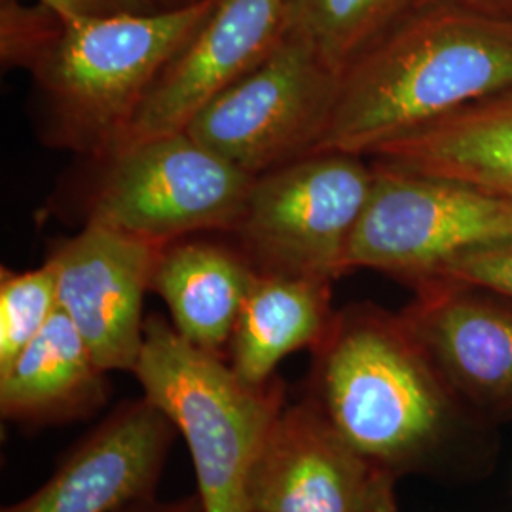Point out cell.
<instances>
[{"label":"cell","instance_id":"cell-1","mask_svg":"<svg viewBox=\"0 0 512 512\" xmlns=\"http://www.w3.org/2000/svg\"><path fill=\"white\" fill-rule=\"evenodd\" d=\"M311 353L304 399L376 471L397 482L450 450L465 408L401 313L370 302L334 311Z\"/></svg>","mask_w":512,"mask_h":512},{"label":"cell","instance_id":"cell-2","mask_svg":"<svg viewBox=\"0 0 512 512\" xmlns=\"http://www.w3.org/2000/svg\"><path fill=\"white\" fill-rule=\"evenodd\" d=\"M512 88V19L439 0L340 76L317 152L376 150Z\"/></svg>","mask_w":512,"mask_h":512},{"label":"cell","instance_id":"cell-3","mask_svg":"<svg viewBox=\"0 0 512 512\" xmlns=\"http://www.w3.org/2000/svg\"><path fill=\"white\" fill-rule=\"evenodd\" d=\"M133 374L186 442L203 512H247L256 456L287 404L283 382L247 384L224 357L190 344L160 315L147 317Z\"/></svg>","mask_w":512,"mask_h":512},{"label":"cell","instance_id":"cell-4","mask_svg":"<svg viewBox=\"0 0 512 512\" xmlns=\"http://www.w3.org/2000/svg\"><path fill=\"white\" fill-rule=\"evenodd\" d=\"M213 2L63 23L33 67L59 137L107 160Z\"/></svg>","mask_w":512,"mask_h":512},{"label":"cell","instance_id":"cell-5","mask_svg":"<svg viewBox=\"0 0 512 512\" xmlns=\"http://www.w3.org/2000/svg\"><path fill=\"white\" fill-rule=\"evenodd\" d=\"M374 186V165L317 152L256 175L232 228L260 274L334 281Z\"/></svg>","mask_w":512,"mask_h":512},{"label":"cell","instance_id":"cell-6","mask_svg":"<svg viewBox=\"0 0 512 512\" xmlns=\"http://www.w3.org/2000/svg\"><path fill=\"white\" fill-rule=\"evenodd\" d=\"M374 186L348 251L349 270H376L410 287L456 256L512 239V200L475 184L374 160Z\"/></svg>","mask_w":512,"mask_h":512},{"label":"cell","instance_id":"cell-7","mask_svg":"<svg viewBox=\"0 0 512 512\" xmlns=\"http://www.w3.org/2000/svg\"><path fill=\"white\" fill-rule=\"evenodd\" d=\"M340 76L287 35L253 71L209 101L186 126L200 145L256 177L313 154Z\"/></svg>","mask_w":512,"mask_h":512},{"label":"cell","instance_id":"cell-8","mask_svg":"<svg viewBox=\"0 0 512 512\" xmlns=\"http://www.w3.org/2000/svg\"><path fill=\"white\" fill-rule=\"evenodd\" d=\"M107 162L88 220L160 245L202 230L232 232L255 179L188 131L141 141Z\"/></svg>","mask_w":512,"mask_h":512},{"label":"cell","instance_id":"cell-9","mask_svg":"<svg viewBox=\"0 0 512 512\" xmlns=\"http://www.w3.org/2000/svg\"><path fill=\"white\" fill-rule=\"evenodd\" d=\"M165 247L88 220L48 258L57 274L59 310L107 372L135 370L145 340V294Z\"/></svg>","mask_w":512,"mask_h":512},{"label":"cell","instance_id":"cell-10","mask_svg":"<svg viewBox=\"0 0 512 512\" xmlns=\"http://www.w3.org/2000/svg\"><path fill=\"white\" fill-rule=\"evenodd\" d=\"M395 480L366 463L308 399L285 404L258 452L247 512H378Z\"/></svg>","mask_w":512,"mask_h":512},{"label":"cell","instance_id":"cell-11","mask_svg":"<svg viewBox=\"0 0 512 512\" xmlns=\"http://www.w3.org/2000/svg\"><path fill=\"white\" fill-rule=\"evenodd\" d=\"M285 21L287 0H215L200 29L160 74L112 154L184 131L209 101L268 57L285 37Z\"/></svg>","mask_w":512,"mask_h":512},{"label":"cell","instance_id":"cell-12","mask_svg":"<svg viewBox=\"0 0 512 512\" xmlns=\"http://www.w3.org/2000/svg\"><path fill=\"white\" fill-rule=\"evenodd\" d=\"M401 311L465 410L512 416V300L450 279L412 287Z\"/></svg>","mask_w":512,"mask_h":512},{"label":"cell","instance_id":"cell-13","mask_svg":"<svg viewBox=\"0 0 512 512\" xmlns=\"http://www.w3.org/2000/svg\"><path fill=\"white\" fill-rule=\"evenodd\" d=\"M173 423L145 397L116 406L37 492L2 512H126L156 499Z\"/></svg>","mask_w":512,"mask_h":512},{"label":"cell","instance_id":"cell-14","mask_svg":"<svg viewBox=\"0 0 512 512\" xmlns=\"http://www.w3.org/2000/svg\"><path fill=\"white\" fill-rule=\"evenodd\" d=\"M107 401V370L61 310L0 374V414L23 427L86 420Z\"/></svg>","mask_w":512,"mask_h":512},{"label":"cell","instance_id":"cell-15","mask_svg":"<svg viewBox=\"0 0 512 512\" xmlns=\"http://www.w3.org/2000/svg\"><path fill=\"white\" fill-rule=\"evenodd\" d=\"M256 275L243 253L207 241H173L158 260L150 291L162 296L184 340L226 359Z\"/></svg>","mask_w":512,"mask_h":512},{"label":"cell","instance_id":"cell-16","mask_svg":"<svg viewBox=\"0 0 512 512\" xmlns=\"http://www.w3.org/2000/svg\"><path fill=\"white\" fill-rule=\"evenodd\" d=\"M372 158L512 200V88L395 139Z\"/></svg>","mask_w":512,"mask_h":512},{"label":"cell","instance_id":"cell-17","mask_svg":"<svg viewBox=\"0 0 512 512\" xmlns=\"http://www.w3.org/2000/svg\"><path fill=\"white\" fill-rule=\"evenodd\" d=\"M330 287L321 279L258 272L226 353L241 380L268 384L285 357L321 344L334 317Z\"/></svg>","mask_w":512,"mask_h":512},{"label":"cell","instance_id":"cell-18","mask_svg":"<svg viewBox=\"0 0 512 512\" xmlns=\"http://www.w3.org/2000/svg\"><path fill=\"white\" fill-rule=\"evenodd\" d=\"M439 0H287L285 33L342 76L408 19Z\"/></svg>","mask_w":512,"mask_h":512},{"label":"cell","instance_id":"cell-19","mask_svg":"<svg viewBox=\"0 0 512 512\" xmlns=\"http://www.w3.org/2000/svg\"><path fill=\"white\" fill-rule=\"evenodd\" d=\"M59 310L57 274L46 260L27 272H0V374L6 372Z\"/></svg>","mask_w":512,"mask_h":512},{"label":"cell","instance_id":"cell-20","mask_svg":"<svg viewBox=\"0 0 512 512\" xmlns=\"http://www.w3.org/2000/svg\"><path fill=\"white\" fill-rule=\"evenodd\" d=\"M63 21L54 12L37 2L23 6L18 0H2L0 10V52L8 65L33 67L52 46Z\"/></svg>","mask_w":512,"mask_h":512},{"label":"cell","instance_id":"cell-21","mask_svg":"<svg viewBox=\"0 0 512 512\" xmlns=\"http://www.w3.org/2000/svg\"><path fill=\"white\" fill-rule=\"evenodd\" d=\"M431 279L467 283L512 300V239L476 247L456 256Z\"/></svg>","mask_w":512,"mask_h":512},{"label":"cell","instance_id":"cell-22","mask_svg":"<svg viewBox=\"0 0 512 512\" xmlns=\"http://www.w3.org/2000/svg\"><path fill=\"white\" fill-rule=\"evenodd\" d=\"M50 8L63 23L107 18L118 14L154 12V0H37Z\"/></svg>","mask_w":512,"mask_h":512},{"label":"cell","instance_id":"cell-23","mask_svg":"<svg viewBox=\"0 0 512 512\" xmlns=\"http://www.w3.org/2000/svg\"><path fill=\"white\" fill-rule=\"evenodd\" d=\"M126 512H203L202 499L200 495H186L181 499H173V501H148L135 509H129Z\"/></svg>","mask_w":512,"mask_h":512},{"label":"cell","instance_id":"cell-24","mask_svg":"<svg viewBox=\"0 0 512 512\" xmlns=\"http://www.w3.org/2000/svg\"><path fill=\"white\" fill-rule=\"evenodd\" d=\"M378 512H397V507H385V509H382V511Z\"/></svg>","mask_w":512,"mask_h":512}]
</instances>
